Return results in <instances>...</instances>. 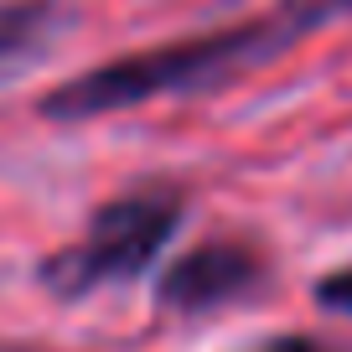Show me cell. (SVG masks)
<instances>
[{
    "instance_id": "cell-6",
    "label": "cell",
    "mask_w": 352,
    "mask_h": 352,
    "mask_svg": "<svg viewBox=\"0 0 352 352\" xmlns=\"http://www.w3.org/2000/svg\"><path fill=\"white\" fill-rule=\"evenodd\" d=\"M316 306L331 311V316H352V264H342V270L316 280Z\"/></svg>"
},
{
    "instance_id": "cell-8",
    "label": "cell",
    "mask_w": 352,
    "mask_h": 352,
    "mask_svg": "<svg viewBox=\"0 0 352 352\" xmlns=\"http://www.w3.org/2000/svg\"><path fill=\"white\" fill-rule=\"evenodd\" d=\"M0 352H26V347H11V342H0Z\"/></svg>"
},
{
    "instance_id": "cell-7",
    "label": "cell",
    "mask_w": 352,
    "mask_h": 352,
    "mask_svg": "<svg viewBox=\"0 0 352 352\" xmlns=\"http://www.w3.org/2000/svg\"><path fill=\"white\" fill-rule=\"evenodd\" d=\"M254 352H321L311 337H270L264 347H254Z\"/></svg>"
},
{
    "instance_id": "cell-1",
    "label": "cell",
    "mask_w": 352,
    "mask_h": 352,
    "mask_svg": "<svg viewBox=\"0 0 352 352\" xmlns=\"http://www.w3.org/2000/svg\"><path fill=\"white\" fill-rule=\"evenodd\" d=\"M285 26L275 11L243 16L228 26H208L192 36H171L155 47H135L109 63L83 67L78 78H63L36 99V114L52 124H78V120H104V114H130L155 99H202L239 78L270 67L275 57L290 52Z\"/></svg>"
},
{
    "instance_id": "cell-2",
    "label": "cell",
    "mask_w": 352,
    "mask_h": 352,
    "mask_svg": "<svg viewBox=\"0 0 352 352\" xmlns=\"http://www.w3.org/2000/svg\"><path fill=\"white\" fill-rule=\"evenodd\" d=\"M187 223V187L140 182L88 212L83 233L36 264V285L57 300H88L109 285H130L161 259V249Z\"/></svg>"
},
{
    "instance_id": "cell-5",
    "label": "cell",
    "mask_w": 352,
    "mask_h": 352,
    "mask_svg": "<svg viewBox=\"0 0 352 352\" xmlns=\"http://www.w3.org/2000/svg\"><path fill=\"white\" fill-rule=\"evenodd\" d=\"M270 11H275V21L285 26V36L300 47L306 36H316L321 26L347 21V16H352V0H275Z\"/></svg>"
},
{
    "instance_id": "cell-4",
    "label": "cell",
    "mask_w": 352,
    "mask_h": 352,
    "mask_svg": "<svg viewBox=\"0 0 352 352\" xmlns=\"http://www.w3.org/2000/svg\"><path fill=\"white\" fill-rule=\"evenodd\" d=\"M73 21V0H0V83L36 73L67 42Z\"/></svg>"
},
{
    "instance_id": "cell-3",
    "label": "cell",
    "mask_w": 352,
    "mask_h": 352,
    "mask_svg": "<svg viewBox=\"0 0 352 352\" xmlns=\"http://www.w3.org/2000/svg\"><path fill=\"white\" fill-rule=\"evenodd\" d=\"M270 290V254L254 239H202L182 259H171L155 280V306L166 316H218L249 306Z\"/></svg>"
}]
</instances>
